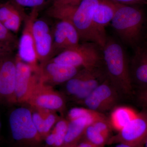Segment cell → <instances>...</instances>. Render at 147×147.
I'll return each mask as SVG.
<instances>
[{
	"label": "cell",
	"mask_w": 147,
	"mask_h": 147,
	"mask_svg": "<svg viewBox=\"0 0 147 147\" xmlns=\"http://www.w3.org/2000/svg\"><path fill=\"white\" fill-rule=\"evenodd\" d=\"M90 125L86 119L82 118L69 121L63 147H73L83 136L85 129Z\"/></svg>",
	"instance_id": "20"
},
{
	"label": "cell",
	"mask_w": 147,
	"mask_h": 147,
	"mask_svg": "<svg viewBox=\"0 0 147 147\" xmlns=\"http://www.w3.org/2000/svg\"><path fill=\"white\" fill-rule=\"evenodd\" d=\"M113 2L120 4L127 5L137 1L138 0H111Z\"/></svg>",
	"instance_id": "32"
},
{
	"label": "cell",
	"mask_w": 147,
	"mask_h": 147,
	"mask_svg": "<svg viewBox=\"0 0 147 147\" xmlns=\"http://www.w3.org/2000/svg\"><path fill=\"white\" fill-rule=\"evenodd\" d=\"M45 139L47 145L51 146H55L56 142V136L54 131H53L51 133H49Z\"/></svg>",
	"instance_id": "31"
},
{
	"label": "cell",
	"mask_w": 147,
	"mask_h": 147,
	"mask_svg": "<svg viewBox=\"0 0 147 147\" xmlns=\"http://www.w3.org/2000/svg\"><path fill=\"white\" fill-rule=\"evenodd\" d=\"M137 101L144 108L147 110V88L140 89L137 94Z\"/></svg>",
	"instance_id": "28"
},
{
	"label": "cell",
	"mask_w": 147,
	"mask_h": 147,
	"mask_svg": "<svg viewBox=\"0 0 147 147\" xmlns=\"http://www.w3.org/2000/svg\"><path fill=\"white\" fill-rule=\"evenodd\" d=\"M16 47L10 43L0 42V56L13 55V51Z\"/></svg>",
	"instance_id": "29"
},
{
	"label": "cell",
	"mask_w": 147,
	"mask_h": 147,
	"mask_svg": "<svg viewBox=\"0 0 147 147\" xmlns=\"http://www.w3.org/2000/svg\"><path fill=\"white\" fill-rule=\"evenodd\" d=\"M9 123L12 137L18 143L36 145L42 139L34 123L31 111L28 108L20 107L13 110L9 115Z\"/></svg>",
	"instance_id": "5"
},
{
	"label": "cell",
	"mask_w": 147,
	"mask_h": 147,
	"mask_svg": "<svg viewBox=\"0 0 147 147\" xmlns=\"http://www.w3.org/2000/svg\"><path fill=\"white\" fill-rule=\"evenodd\" d=\"M33 33L40 66L53 58V30L45 20L37 18L33 25Z\"/></svg>",
	"instance_id": "12"
},
{
	"label": "cell",
	"mask_w": 147,
	"mask_h": 147,
	"mask_svg": "<svg viewBox=\"0 0 147 147\" xmlns=\"http://www.w3.org/2000/svg\"><path fill=\"white\" fill-rule=\"evenodd\" d=\"M111 23L124 44L132 47L139 45L144 24L142 11L134 7L117 3Z\"/></svg>",
	"instance_id": "2"
},
{
	"label": "cell",
	"mask_w": 147,
	"mask_h": 147,
	"mask_svg": "<svg viewBox=\"0 0 147 147\" xmlns=\"http://www.w3.org/2000/svg\"><path fill=\"white\" fill-rule=\"evenodd\" d=\"M143 147H147V137L144 143V145H143Z\"/></svg>",
	"instance_id": "35"
},
{
	"label": "cell",
	"mask_w": 147,
	"mask_h": 147,
	"mask_svg": "<svg viewBox=\"0 0 147 147\" xmlns=\"http://www.w3.org/2000/svg\"><path fill=\"white\" fill-rule=\"evenodd\" d=\"M1 121L0 120V129H1Z\"/></svg>",
	"instance_id": "36"
},
{
	"label": "cell",
	"mask_w": 147,
	"mask_h": 147,
	"mask_svg": "<svg viewBox=\"0 0 147 147\" xmlns=\"http://www.w3.org/2000/svg\"><path fill=\"white\" fill-rule=\"evenodd\" d=\"M119 94L115 88L107 79L80 103L85 108L103 114L116 107Z\"/></svg>",
	"instance_id": "10"
},
{
	"label": "cell",
	"mask_w": 147,
	"mask_h": 147,
	"mask_svg": "<svg viewBox=\"0 0 147 147\" xmlns=\"http://www.w3.org/2000/svg\"><path fill=\"white\" fill-rule=\"evenodd\" d=\"M15 59L16 75L14 92L16 103L27 102L38 80V76L28 65L16 55Z\"/></svg>",
	"instance_id": "13"
},
{
	"label": "cell",
	"mask_w": 147,
	"mask_h": 147,
	"mask_svg": "<svg viewBox=\"0 0 147 147\" xmlns=\"http://www.w3.org/2000/svg\"><path fill=\"white\" fill-rule=\"evenodd\" d=\"M53 58L59 54L77 47L80 44L79 34L72 23L61 20L53 29Z\"/></svg>",
	"instance_id": "14"
},
{
	"label": "cell",
	"mask_w": 147,
	"mask_h": 147,
	"mask_svg": "<svg viewBox=\"0 0 147 147\" xmlns=\"http://www.w3.org/2000/svg\"><path fill=\"white\" fill-rule=\"evenodd\" d=\"M117 5V3L111 0H100L94 13V30L98 44L102 49L108 38L105 32V27L113 20Z\"/></svg>",
	"instance_id": "16"
},
{
	"label": "cell",
	"mask_w": 147,
	"mask_h": 147,
	"mask_svg": "<svg viewBox=\"0 0 147 147\" xmlns=\"http://www.w3.org/2000/svg\"><path fill=\"white\" fill-rule=\"evenodd\" d=\"M16 75L15 57L13 55L0 56V102L16 103L15 85Z\"/></svg>",
	"instance_id": "11"
},
{
	"label": "cell",
	"mask_w": 147,
	"mask_h": 147,
	"mask_svg": "<svg viewBox=\"0 0 147 147\" xmlns=\"http://www.w3.org/2000/svg\"><path fill=\"white\" fill-rule=\"evenodd\" d=\"M47 0H13V1L21 7L39 8Z\"/></svg>",
	"instance_id": "27"
},
{
	"label": "cell",
	"mask_w": 147,
	"mask_h": 147,
	"mask_svg": "<svg viewBox=\"0 0 147 147\" xmlns=\"http://www.w3.org/2000/svg\"><path fill=\"white\" fill-rule=\"evenodd\" d=\"M100 1L82 0L74 13L71 23L83 42H94L98 45L94 30L93 17Z\"/></svg>",
	"instance_id": "7"
},
{
	"label": "cell",
	"mask_w": 147,
	"mask_h": 147,
	"mask_svg": "<svg viewBox=\"0 0 147 147\" xmlns=\"http://www.w3.org/2000/svg\"><path fill=\"white\" fill-rule=\"evenodd\" d=\"M18 41L14 34L7 28L0 21V42L10 43L17 47Z\"/></svg>",
	"instance_id": "25"
},
{
	"label": "cell",
	"mask_w": 147,
	"mask_h": 147,
	"mask_svg": "<svg viewBox=\"0 0 147 147\" xmlns=\"http://www.w3.org/2000/svg\"><path fill=\"white\" fill-rule=\"evenodd\" d=\"M132 85L147 88V45H138L129 63Z\"/></svg>",
	"instance_id": "17"
},
{
	"label": "cell",
	"mask_w": 147,
	"mask_h": 147,
	"mask_svg": "<svg viewBox=\"0 0 147 147\" xmlns=\"http://www.w3.org/2000/svg\"><path fill=\"white\" fill-rule=\"evenodd\" d=\"M137 114L133 109L129 107H115L112 110L109 119L111 127L118 132L129 123Z\"/></svg>",
	"instance_id": "19"
},
{
	"label": "cell",
	"mask_w": 147,
	"mask_h": 147,
	"mask_svg": "<svg viewBox=\"0 0 147 147\" xmlns=\"http://www.w3.org/2000/svg\"><path fill=\"white\" fill-rule=\"evenodd\" d=\"M15 2L8 1L0 5V21L10 31L17 33L28 15Z\"/></svg>",
	"instance_id": "18"
},
{
	"label": "cell",
	"mask_w": 147,
	"mask_h": 147,
	"mask_svg": "<svg viewBox=\"0 0 147 147\" xmlns=\"http://www.w3.org/2000/svg\"><path fill=\"white\" fill-rule=\"evenodd\" d=\"M83 136L84 141L98 146L104 147L109 140L107 137L98 131L92 124L87 127Z\"/></svg>",
	"instance_id": "23"
},
{
	"label": "cell",
	"mask_w": 147,
	"mask_h": 147,
	"mask_svg": "<svg viewBox=\"0 0 147 147\" xmlns=\"http://www.w3.org/2000/svg\"><path fill=\"white\" fill-rule=\"evenodd\" d=\"M67 118L69 121L76 119L84 118L86 119L92 124L96 121L107 118L103 113H98L86 108H74L68 111Z\"/></svg>",
	"instance_id": "21"
},
{
	"label": "cell",
	"mask_w": 147,
	"mask_h": 147,
	"mask_svg": "<svg viewBox=\"0 0 147 147\" xmlns=\"http://www.w3.org/2000/svg\"><path fill=\"white\" fill-rule=\"evenodd\" d=\"M102 53L103 67L107 79L119 94L131 95L133 85L129 63L122 45L115 40L108 37Z\"/></svg>",
	"instance_id": "1"
},
{
	"label": "cell",
	"mask_w": 147,
	"mask_h": 147,
	"mask_svg": "<svg viewBox=\"0 0 147 147\" xmlns=\"http://www.w3.org/2000/svg\"><path fill=\"white\" fill-rule=\"evenodd\" d=\"M27 102L37 110L63 112L65 108L63 96L52 86L43 83L39 77Z\"/></svg>",
	"instance_id": "8"
},
{
	"label": "cell",
	"mask_w": 147,
	"mask_h": 147,
	"mask_svg": "<svg viewBox=\"0 0 147 147\" xmlns=\"http://www.w3.org/2000/svg\"><path fill=\"white\" fill-rule=\"evenodd\" d=\"M147 137V110L137 115L117 134L110 137L107 144L119 143L143 147Z\"/></svg>",
	"instance_id": "9"
},
{
	"label": "cell",
	"mask_w": 147,
	"mask_h": 147,
	"mask_svg": "<svg viewBox=\"0 0 147 147\" xmlns=\"http://www.w3.org/2000/svg\"><path fill=\"white\" fill-rule=\"evenodd\" d=\"M77 6L53 5L48 9L47 13L50 17L58 19L59 21L64 20L71 23V18Z\"/></svg>",
	"instance_id": "22"
},
{
	"label": "cell",
	"mask_w": 147,
	"mask_h": 147,
	"mask_svg": "<svg viewBox=\"0 0 147 147\" xmlns=\"http://www.w3.org/2000/svg\"><path fill=\"white\" fill-rule=\"evenodd\" d=\"M82 0H53L54 5L78 6Z\"/></svg>",
	"instance_id": "30"
},
{
	"label": "cell",
	"mask_w": 147,
	"mask_h": 147,
	"mask_svg": "<svg viewBox=\"0 0 147 147\" xmlns=\"http://www.w3.org/2000/svg\"><path fill=\"white\" fill-rule=\"evenodd\" d=\"M77 147H103L98 146H95V145L92 144H90L86 141H83L81 142L80 144Z\"/></svg>",
	"instance_id": "33"
},
{
	"label": "cell",
	"mask_w": 147,
	"mask_h": 147,
	"mask_svg": "<svg viewBox=\"0 0 147 147\" xmlns=\"http://www.w3.org/2000/svg\"><path fill=\"white\" fill-rule=\"evenodd\" d=\"M115 147H142L136 146H132V145L127 144H123V143H119L117 144V145Z\"/></svg>",
	"instance_id": "34"
},
{
	"label": "cell",
	"mask_w": 147,
	"mask_h": 147,
	"mask_svg": "<svg viewBox=\"0 0 147 147\" xmlns=\"http://www.w3.org/2000/svg\"></svg>",
	"instance_id": "37"
},
{
	"label": "cell",
	"mask_w": 147,
	"mask_h": 147,
	"mask_svg": "<svg viewBox=\"0 0 147 147\" xmlns=\"http://www.w3.org/2000/svg\"><path fill=\"white\" fill-rule=\"evenodd\" d=\"M107 79L103 67L81 68L65 84V88L74 100L81 102Z\"/></svg>",
	"instance_id": "4"
},
{
	"label": "cell",
	"mask_w": 147,
	"mask_h": 147,
	"mask_svg": "<svg viewBox=\"0 0 147 147\" xmlns=\"http://www.w3.org/2000/svg\"><path fill=\"white\" fill-rule=\"evenodd\" d=\"M33 121L37 130L42 139H45L46 134L45 132V119L38 112L32 113Z\"/></svg>",
	"instance_id": "26"
},
{
	"label": "cell",
	"mask_w": 147,
	"mask_h": 147,
	"mask_svg": "<svg viewBox=\"0 0 147 147\" xmlns=\"http://www.w3.org/2000/svg\"><path fill=\"white\" fill-rule=\"evenodd\" d=\"M38 8H33L24 21V29L18 41L16 55L28 65L35 74L38 75L40 65L38 59L33 33V25L38 15Z\"/></svg>",
	"instance_id": "6"
},
{
	"label": "cell",
	"mask_w": 147,
	"mask_h": 147,
	"mask_svg": "<svg viewBox=\"0 0 147 147\" xmlns=\"http://www.w3.org/2000/svg\"><path fill=\"white\" fill-rule=\"evenodd\" d=\"M81 69L59 64L50 60L40 66L38 76L43 83L53 86L65 84L76 75Z\"/></svg>",
	"instance_id": "15"
},
{
	"label": "cell",
	"mask_w": 147,
	"mask_h": 147,
	"mask_svg": "<svg viewBox=\"0 0 147 147\" xmlns=\"http://www.w3.org/2000/svg\"><path fill=\"white\" fill-rule=\"evenodd\" d=\"M50 60L77 68L103 67L102 48L94 42L80 43L77 47L62 52Z\"/></svg>",
	"instance_id": "3"
},
{
	"label": "cell",
	"mask_w": 147,
	"mask_h": 147,
	"mask_svg": "<svg viewBox=\"0 0 147 147\" xmlns=\"http://www.w3.org/2000/svg\"><path fill=\"white\" fill-rule=\"evenodd\" d=\"M69 121L60 119L57 122L53 131L56 136V142L55 147H63L67 129Z\"/></svg>",
	"instance_id": "24"
}]
</instances>
